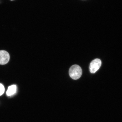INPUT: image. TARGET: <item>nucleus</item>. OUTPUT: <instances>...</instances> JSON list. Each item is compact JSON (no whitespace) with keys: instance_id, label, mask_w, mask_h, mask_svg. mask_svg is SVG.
Wrapping results in <instances>:
<instances>
[{"instance_id":"obj_3","label":"nucleus","mask_w":122,"mask_h":122,"mask_svg":"<svg viewBox=\"0 0 122 122\" xmlns=\"http://www.w3.org/2000/svg\"><path fill=\"white\" fill-rule=\"evenodd\" d=\"M10 55L9 53L5 50H0V65H4L10 60Z\"/></svg>"},{"instance_id":"obj_5","label":"nucleus","mask_w":122,"mask_h":122,"mask_svg":"<svg viewBox=\"0 0 122 122\" xmlns=\"http://www.w3.org/2000/svg\"><path fill=\"white\" fill-rule=\"evenodd\" d=\"M4 91L5 88L4 85L0 83V96L4 93Z\"/></svg>"},{"instance_id":"obj_6","label":"nucleus","mask_w":122,"mask_h":122,"mask_svg":"<svg viewBox=\"0 0 122 122\" xmlns=\"http://www.w3.org/2000/svg\"><path fill=\"white\" fill-rule=\"evenodd\" d=\"M10 0L12 1V0Z\"/></svg>"},{"instance_id":"obj_2","label":"nucleus","mask_w":122,"mask_h":122,"mask_svg":"<svg viewBox=\"0 0 122 122\" xmlns=\"http://www.w3.org/2000/svg\"><path fill=\"white\" fill-rule=\"evenodd\" d=\"M102 65V62L100 59H96L93 60L90 64L89 69L90 72L94 73L100 68Z\"/></svg>"},{"instance_id":"obj_1","label":"nucleus","mask_w":122,"mask_h":122,"mask_svg":"<svg viewBox=\"0 0 122 122\" xmlns=\"http://www.w3.org/2000/svg\"><path fill=\"white\" fill-rule=\"evenodd\" d=\"M82 72L81 68L77 65L72 66L69 71L70 77L74 80H77L80 78L81 76Z\"/></svg>"},{"instance_id":"obj_4","label":"nucleus","mask_w":122,"mask_h":122,"mask_svg":"<svg viewBox=\"0 0 122 122\" xmlns=\"http://www.w3.org/2000/svg\"><path fill=\"white\" fill-rule=\"evenodd\" d=\"M16 85H13L8 87L6 92L8 96H10L14 94L16 92Z\"/></svg>"}]
</instances>
